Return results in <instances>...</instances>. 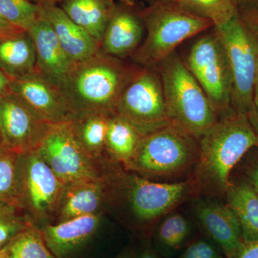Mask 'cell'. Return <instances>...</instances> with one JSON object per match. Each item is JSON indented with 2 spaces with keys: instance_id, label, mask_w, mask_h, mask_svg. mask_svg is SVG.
Masks as SVG:
<instances>
[{
  "instance_id": "4316f807",
  "label": "cell",
  "mask_w": 258,
  "mask_h": 258,
  "mask_svg": "<svg viewBox=\"0 0 258 258\" xmlns=\"http://www.w3.org/2000/svg\"><path fill=\"white\" fill-rule=\"evenodd\" d=\"M20 155L0 145V202L15 204L18 207Z\"/></svg>"
},
{
  "instance_id": "d4e9b609",
  "label": "cell",
  "mask_w": 258,
  "mask_h": 258,
  "mask_svg": "<svg viewBox=\"0 0 258 258\" xmlns=\"http://www.w3.org/2000/svg\"><path fill=\"white\" fill-rule=\"evenodd\" d=\"M2 249L8 258H56L47 247L40 227L34 223Z\"/></svg>"
},
{
  "instance_id": "74e56055",
  "label": "cell",
  "mask_w": 258,
  "mask_h": 258,
  "mask_svg": "<svg viewBox=\"0 0 258 258\" xmlns=\"http://www.w3.org/2000/svg\"><path fill=\"white\" fill-rule=\"evenodd\" d=\"M115 258H136V257L133 249L132 248H125Z\"/></svg>"
},
{
  "instance_id": "e0dca14e",
  "label": "cell",
  "mask_w": 258,
  "mask_h": 258,
  "mask_svg": "<svg viewBox=\"0 0 258 258\" xmlns=\"http://www.w3.org/2000/svg\"><path fill=\"white\" fill-rule=\"evenodd\" d=\"M101 222V214L85 215L42 225L44 240L56 258H71L94 237Z\"/></svg>"
},
{
  "instance_id": "b9f144b4",
  "label": "cell",
  "mask_w": 258,
  "mask_h": 258,
  "mask_svg": "<svg viewBox=\"0 0 258 258\" xmlns=\"http://www.w3.org/2000/svg\"><path fill=\"white\" fill-rule=\"evenodd\" d=\"M254 98H258V71L256 77L255 86H254Z\"/></svg>"
},
{
  "instance_id": "836d02e7",
  "label": "cell",
  "mask_w": 258,
  "mask_h": 258,
  "mask_svg": "<svg viewBox=\"0 0 258 258\" xmlns=\"http://www.w3.org/2000/svg\"><path fill=\"white\" fill-rule=\"evenodd\" d=\"M249 122L258 136V98H254L253 103L247 115Z\"/></svg>"
},
{
  "instance_id": "d6a6232c",
  "label": "cell",
  "mask_w": 258,
  "mask_h": 258,
  "mask_svg": "<svg viewBox=\"0 0 258 258\" xmlns=\"http://www.w3.org/2000/svg\"><path fill=\"white\" fill-rule=\"evenodd\" d=\"M234 258H258V241L244 244L243 248Z\"/></svg>"
},
{
  "instance_id": "ab89813d",
  "label": "cell",
  "mask_w": 258,
  "mask_h": 258,
  "mask_svg": "<svg viewBox=\"0 0 258 258\" xmlns=\"http://www.w3.org/2000/svg\"><path fill=\"white\" fill-rule=\"evenodd\" d=\"M150 5L154 4H176L179 0H148Z\"/></svg>"
},
{
  "instance_id": "277c9868",
  "label": "cell",
  "mask_w": 258,
  "mask_h": 258,
  "mask_svg": "<svg viewBox=\"0 0 258 258\" xmlns=\"http://www.w3.org/2000/svg\"><path fill=\"white\" fill-rule=\"evenodd\" d=\"M146 35L131 62L146 68H156L176 52L185 40L213 28V24L184 11L176 5L154 4L144 11Z\"/></svg>"
},
{
  "instance_id": "f1b7e54d",
  "label": "cell",
  "mask_w": 258,
  "mask_h": 258,
  "mask_svg": "<svg viewBox=\"0 0 258 258\" xmlns=\"http://www.w3.org/2000/svg\"><path fill=\"white\" fill-rule=\"evenodd\" d=\"M0 15L16 28L27 31L40 16V7L30 0H0Z\"/></svg>"
},
{
  "instance_id": "7c38bea8",
  "label": "cell",
  "mask_w": 258,
  "mask_h": 258,
  "mask_svg": "<svg viewBox=\"0 0 258 258\" xmlns=\"http://www.w3.org/2000/svg\"><path fill=\"white\" fill-rule=\"evenodd\" d=\"M144 8L137 0L115 2L100 50L122 60L130 59L145 37Z\"/></svg>"
},
{
  "instance_id": "3957f363",
  "label": "cell",
  "mask_w": 258,
  "mask_h": 258,
  "mask_svg": "<svg viewBox=\"0 0 258 258\" xmlns=\"http://www.w3.org/2000/svg\"><path fill=\"white\" fill-rule=\"evenodd\" d=\"M156 69L162 81L169 121L198 140L218 120L211 102L177 52Z\"/></svg>"
},
{
  "instance_id": "f35d334b",
  "label": "cell",
  "mask_w": 258,
  "mask_h": 258,
  "mask_svg": "<svg viewBox=\"0 0 258 258\" xmlns=\"http://www.w3.org/2000/svg\"><path fill=\"white\" fill-rule=\"evenodd\" d=\"M139 258H161L157 253L150 249H147L141 254Z\"/></svg>"
},
{
  "instance_id": "ee69618b",
  "label": "cell",
  "mask_w": 258,
  "mask_h": 258,
  "mask_svg": "<svg viewBox=\"0 0 258 258\" xmlns=\"http://www.w3.org/2000/svg\"><path fill=\"white\" fill-rule=\"evenodd\" d=\"M0 145H1V137H0Z\"/></svg>"
},
{
  "instance_id": "6da1fadb",
  "label": "cell",
  "mask_w": 258,
  "mask_h": 258,
  "mask_svg": "<svg viewBox=\"0 0 258 258\" xmlns=\"http://www.w3.org/2000/svg\"><path fill=\"white\" fill-rule=\"evenodd\" d=\"M199 157L194 167V185L200 193L225 195L231 171L251 149L258 136L246 115L231 109L198 139Z\"/></svg>"
},
{
  "instance_id": "5b68a950",
  "label": "cell",
  "mask_w": 258,
  "mask_h": 258,
  "mask_svg": "<svg viewBox=\"0 0 258 258\" xmlns=\"http://www.w3.org/2000/svg\"><path fill=\"white\" fill-rule=\"evenodd\" d=\"M225 47L232 76V108L247 115L254 98L258 71V15L237 13L213 28Z\"/></svg>"
},
{
  "instance_id": "5bb4252c",
  "label": "cell",
  "mask_w": 258,
  "mask_h": 258,
  "mask_svg": "<svg viewBox=\"0 0 258 258\" xmlns=\"http://www.w3.org/2000/svg\"><path fill=\"white\" fill-rule=\"evenodd\" d=\"M46 123L10 91L0 96L1 146L23 154L34 150Z\"/></svg>"
},
{
  "instance_id": "7a4b0ae2",
  "label": "cell",
  "mask_w": 258,
  "mask_h": 258,
  "mask_svg": "<svg viewBox=\"0 0 258 258\" xmlns=\"http://www.w3.org/2000/svg\"><path fill=\"white\" fill-rule=\"evenodd\" d=\"M140 68L100 50L75 64L59 87L74 117L91 112L115 113L122 93Z\"/></svg>"
},
{
  "instance_id": "1f68e13d",
  "label": "cell",
  "mask_w": 258,
  "mask_h": 258,
  "mask_svg": "<svg viewBox=\"0 0 258 258\" xmlns=\"http://www.w3.org/2000/svg\"><path fill=\"white\" fill-rule=\"evenodd\" d=\"M240 14H258V0H234Z\"/></svg>"
},
{
  "instance_id": "e575fe53",
  "label": "cell",
  "mask_w": 258,
  "mask_h": 258,
  "mask_svg": "<svg viewBox=\"0 0 258 258\" xmlns=\"http://www.w3.org/2000/svg\"><path fill=\"white\" fill-rule=\"evenodd\" d=\"M20 30H23L16 28L0 15V37L13 35Z\"/></svg>"
},
{
  "instance_id": "ffe728a7",
  "label": "cell",
  "mask_w": 258,
  "mask_h": 258,
  "mask_svg": "<svg viewBox=\"0 0 258 258\" xmlns=\"http://www.w3.org/2000/svg\"><path fill=\"white\" fill-rule=\"evenodd\" d=\"M35 67L36 52L28 32L0 37V70L10 81L33 72Z\"/></svg>"
},
{
  "instance_id": "9c48e42d",
  "label": "cell",
  "mask_w": 258,
  "mask_h": 258,
  "mask_svg": "<svg viewBox=\"0 0 258 258\" xmlns=\"http://www.w3.org/2000/svg\"><path fill=\"white\" fill-rule=\"evenodd\" d=\"M219 116L232 108V76L221 39L214 30L194 42L185 62Z\"/></svg>"
},
{
  "instance_id": "8fae6325",
  "label": "cell",
  "mask_w": 258,
  "mask_h": 258,
  "mask_svg": "<svg viewBox=\"0 0 258 258\" xmlns=\"http://www.w3.org/2000/svg\"><path fill=\"white\" fill-rule=\"evenodd\" d=\"M115 186L123 189L129 210L142 223L157 220L182 202L193 189L192 180L177 182H155L137 175L115 176Z\"/></svg>"
},
{
  "instance_id": "f6af8a7d",
  "label": "cell",
  "mask_w": 258,
  "mask_h": 258,
  "mask_svg": "<svg viewBox=\"0 0 258 258\" xmlns=\"http://www.w3.org/2000/svg\"><path fill=\"white\" fill-rule=\"evenodd\" d=\"M257 148H258V145H257Z\"/></svg>"
},
{
  "instance_id": "ac0fdd59",
  "label": "cell",
  "mask_w": 258,
  "mask_h": 258,
  "mask_svg": "<svg viewBox=\"0 0 258 258\" xmlns=\"http://www.w3.org/2000/svg\"><path fill=\"white\" fill-rule=\"evenodd\" d=\"M113 179L107 174L97 179L66 185L57 223L85 215L101 214L108 200Z\"/></svg>"
},
{
  "instance_id": "484cf974",
  "label": "cell",
  "mask_w": 258,
  "mask_h": 258,
  "mask_svg": "<svg viewBox=\"0 0 258 258\" xmlns=\"http://www.w3.org/2000/svg\"><path fill=\"white\" fill-rule=\"evenodd\" d=\"M187 13L208 20L219 28L238 13L234 0H179L176 4Z\"/></svg>"
},
{
  "instance_id": "60d3db41",
  "label": "cell",
  "mask_w": 258,
  "mask_h": 258,
  "mask_svg": "<svg viewBox=\"0 0 258 258\" xmlns=\"http://www.w3.org/2000/svg\"><path fill=\"white\" fill-rule=\"evenodd\" d=\"M37 5L57 4L58 5L62 0H30Z\"/></svg>"
},
{
  "instance_id": "52a82bcc",
  "label": "cell",
  "mask_w": 258,
  "mask_h": 258,
  "mask_svg": "<svg viewBox=\"0 0 258 258\" xmlns=\"http://www.w3.org/2000/svg\"><path fill=\"white\" fill-rule=\"evenodd\" d=\"M34 150L66 185L104 175L80 143L72 120L46 123Z\"/></svg>"
},
{
  "instance_id": "d590c367",
  "label": "cell",
  "mask_w": 258,
  "mask_h": 258,
  "mask_svg": "<svg viewBox=\"0 0 258 258\" xmlns=\"http://www.w3.org/2000/svg\"><path fill=\"white\" fill-rule=\"evenodd\" d=\"M248 176L249 184L258 195V160L249 169Z\"/></svg>"
},
{
  "instance_id": "83f0119b",
  "label": "cell",
  "mask_w": 258,
  "mask_h": 258,
  "mask_svg": "<svg viewBox=\"0 0 258 258\" xmlns=\"http://www.w3.org/2000/svg\"><path fill=\"white\" fill-rule=\"evenodd\" d=\"M190 231L189 222L184 216L181 214H171L158 227V243L168 252L178 250L187 240Z\"/></svg>"
},
{
  "instance_id": "9a60e30c",
  "label": "cell",
  "mask_w": 258,
  "mask_h": 258,
  "mask_svg": "<svg viewBox=\"0 0 258 258\" xmlns=\"http://www.w3.org/2000/svg\"><path fill=\"white\" fill-rule=\"evenodd\" d=\"M195 212L203 230L226 257L234 258L243 248L240 222L227 204L200 200Z\"/></svg>"
},
{
  "instance_id": "8992f818",
  "label": "cell",
  "mask_w": 258,
  "mask_h": 258,
  "mask_svg": "<svg viewBox=\"0 0 258 258\" xmlns=\"http://www.w3.org/2000/svg\"><path fill=\"white\" fill-rule=\"evenodd\" d=\"M198 157V139L171 124L143 136L126 169L146 178H174L195 167Z\"/></svg>"
},
{
  "instance_id": "f546056e",
  "label": "cell",
  "mask_w": 258,
  "mask_h": 258,
  "mask_svg": "<svg viewBox=\"0 0 258 258\" xmlns=\"http://www.w3.org/2000/svg\"><path fill=\"white\" fill-rule=\"evenodd\" d=\"M20 210L15 204L0 202V249L33 224L29 217L21 215Z\"/></svg>"
},
{
  "instance_id": "ba28073f",
  "label": "cell",
  "mask_w": 258,
  "mask_h": 258,
  "mask_svg": "<svg viewBox=\"0 0 258 258\" xmlns=\"http://www.w3.org/2000/svg\"><path fill=\"white\" fill-rule=\"evenodd\" d=\"M66 187L36 151L20 155L18 205L34 224L57 217Z\"/></svg>"
},
{
  "instance_id": "d6986e66",
  "label": "cell",
  "mask_w": 258,
  "mask_h": 258,
  "mask_svg": "<svg viewBox=\"0 0 258 258\" xmlns=\"http://www.w3.org/2000/svg\"><path fill=\"white\" fill-rule=\"evenodd\" d=\"M48 20L62 50L74 64L91 58L100 52L98 43L75 23L57 4L39 5Z\"/></svg>"
},
{
  "instance_id": "7bdbcfd3",
  "label": "cell",
  "mask_w": 258,
  "mask_h": 258,
  "mask_svg": "<svg viewBox=\"0 0 258 258\" xmlns=\"http://www.w3.org/2000/svg\"><path fill=\"white\" fill-rule=\"evenodd\" d=\"M0 258H8L3 249H0Z\"/></svg>"
},
{
  "instance_id": "603a6c76",
  "label": "cell",
  "mask_w": 258,
  "mask_h": 258,
  "mask_svg": "<svg viewBox=\"0 0 258 258\" xmlns=\"http://www.w3.org/2000/svg\"><path fill=\"white\" fill-rule=\"evenodd\" d=\"M143 136L121 116L113 113L108 120L105 150L127 168Z\"/></svg>"
},
{
  "instance_id": "8d00e7d4",
  "label": "cell",
  "mask_w": 258,
  "mask_h": 258,
  "mask_svg": "<svg viewBox=\"0 0 258 258\" xmlns=\"http://www.w3.org/2000/svg\"><path fill=\"white\" fill-rule=\"evenodd\" d=\"M10 79L0 70V96L10 92Z\"/></svg>"
},
{
  "instance_id": "2e32d148",
  "label": "cell",
  "mask_w": 258,
  "mask_h": 258,
  "mask_svg": "<svg viewBox=\"0 0 258 258\" xmlns=\"http://www.w3.org/2000/svg\"><path fill=\"white\" fill-rule=\"evenodd\" d=\"M27 32L32 39L36 52L35 70L60 86L75 64L64 53L53 29L41 11Z\"/></svg>"
},
{
  "instance_id": "44dd1931",
  "label": "cell",
  "mask_w": 258,
  "mask_h": 258,
  "mask_svg": "<svg viewBox=\"0 0 258 258\" xmlns=\"http://www.w3.org/2000/svg\"><path fill=\"white\" fill-rule=\"evenodd\" d=\"M115 0H62L58 5L101 46Z\"/></svg>"
},
{
  "instance_id": "7402d4cb",
  "label": "cell",
  "mask_w": 258,
  "mask_h": 258,
  "mask_svg": "<svg viewBox=\"0 0 258 258\" xmlns=\"http://www.w3.org/2000/svg\"><path fill=\"white\" fill-rule=\"evenodd\" d=\"M227 205L240 222L244 244L258 241V195L249 183L230 184L225 193Z\"/></svg>"
},
{
  "instance_id": "30bf717a",
  "label": "cell",
  "mask_w": 258,
  "mask_h": 258,
  "mask_svg": "<svg viewBox=\"0 0 258 258\" xmlns=\"http://www.w3.org/2000/svg\"><path fill=\"white\" fill-rule=\"evenodd\" d=\"M115 113L126 120L142 136L171 124L157 69L141 66L122 93Z\"/></svg>"
},
{
  "instance_id": "4fadbf2b",
  "label": "cell",
  "mask_w": 258,
  "mask_h": 258,
  "mask_svg": "<svg viewBox=\"0 0 258 258\" xmlns=\"http://www.w3.org/2000/svg\"><path fill=\"white\" fill-rule=\"evenodd\" d=\"M10 91L18 95L44 123H62L74 118L60 87L36 70L23 77L11 80Z\"/></svg>"
},
{
  "instance_id": "4dcf8cb0",
  "label": "cell",
  "mask_w": 258,
  "mask_h": 258,
  "mask_svg": "<svg viewBox=\"0 0 258 258\" xmlns=\"http://www.w3.org/2000/svg\"><path fill=\"white\" fill-rule=\"evenodd\" d=\"M215 244L203 239L195 241L177 258H223Z\"/></svg>"
},
{
  "instance_id": "cb8c5ba5",
  "label": "cell",
  "mask_w": 258,
  "mask_h": 258,
  "mask_svg": "<svg viewBox=\"0 0 258 258\" xmlns=\"http://www.w3.org/2000/svg\"><path fill=\"white\" fill-rule=\"evenodd\" d=\"M113 113L91 112L74 115L73 125L80 143L95 160L103 157L108 120Z\"/></svg>"
}]
</instances>
